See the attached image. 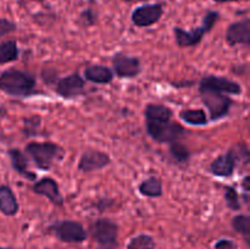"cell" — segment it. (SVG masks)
<instances>
[{
    "label": "cell",
    "instance_id": "6da1fadb",
    "mask_svg": "<svg viewBox=\"0 0 250 249\" xmlns=\"http://www.w3.org/2000/svg\"><path fill=\"white\" fill-rule=\"evenodd\" d=\"M146 128L149 137L158 143H172L185 137L186 129L173 121V111L164 104L150 103L144 109Z\"/></svg>",
    "mask_w": 250,
    "mask_h": 249
},
{
    "label": "cell",
    "instance_id": "7a4b0ae2",
    "mask_svg": "<svg viewBox=\"0 0 250 249\" xmlns=\"http://www.w3.org/2000/svg\"><path fill=\"white\" fill-rule=\"evenodd\" d=\"M37 81L26 71L9 68L0 73V92L10 97H29L34 94Z\"/></svg>",
    "mask_w": 250,
    "mask_h": 249
},
{
    "label": "cell",
    "instance_id": "3957f363",
    "mask_svg": "<svg viewBox=\"0 0 250 249\" xmlns=\"http://www.w3.org/2000/svg\"><path fill=\"white\" fill-rule=\"evenodd\" d=\"M24 153L42 171H49L54 164L65 158V149L53 142H29Z\"/></svg>",
    "mask_w": 250,
    "mask_h": 249
},
{
    "label": "cell",
    "instance_id": "277c9868",
    "mask_svg": "<svg viewBox=\"0 0 250 249\" xmlns=\"http://www.w3.org/2000/svg\"><path fill=\"white\" fill-rule=\"evenodd\" d=\"M199 97L209 112L210 121H220L229 116V110L234 104L233 99L220 90L199 83Z\"/></svg>",
    "mask_w": 250,
    "mask_h": 249
},
{
    "label": "cell",
    "instance_id": "5b68a950",
    "mask_svg": "<svg viewBox=\"0 0 250 249\" xmlns=\"http://www.w3.org/2000/svg\"><path fill=\"white\" fill-rule=\"evenodd\" d=\"M220 14L219 11H208L205 14L204 19H203V23L200 26L195 27V28L186 31V29L181 28V27H175L173 28V34H175V41L180 48H190V46H195L203 41L205 34L211 32L216 22L219 21Z\"/></svg>",
    "mask_w": 250,
    "mask_h": 249
},
{
    "label": "cell",
    "instance_id": "8992f818",
    "mask_svg": "<svg viewBox=\"0 0 250 249\" xmlns=\"http://www.w3.org/2000/svg\"><path fill=\"white\" fill-rule=\"evenodd\" d=\"M89 234L95 243V249H116L119 226L115 221L102 217L89 225Z\"/></svg>",
    "mask_w": 250,
    "mask_h": 249
},
{
    "label": "cell",
    "instance_id": "52a82bcc",
    "mask_svg": "<svg viewBox=\"0 0 250 249\" xmlns=\"http://www.w3.org/2000/svg\"><path fill=\"white\" fill-rule=\"evenodd\" d=\"M49 229L63 243H82L88 238L84 226L75 220H61L51 225Z\"/></svg>",
    "mask_w": 250,
    "mask_h": 249
},
{
    "label": "cell",
    "instance_id": "ba28073f",
    "mask_svg": "<svg viewBox=\"0 0 250 249\" xmlns=\"http://www.w3.org/2000/svg\"><path fill=\"white\" fill-rule=\"evenodd\" d=\"M164 15V4L155 2V4H143L136 7L131 14V21L134 26L150 27L158 23Z\"/></svg>",
    "mask_w": 250,
    "mask_h": 249
},
{
    "label": "cell",
    "instance_id": "9c48e42d",
    "mask_svg": "<svg viewBox=\"0 0 250 249\" xmlns=\"http://www.w3.org/2000/svg\"><path fill=\"white\" fill-rule=\"evenodd\" d=\"M85 80L78 72L59 78L55 83V92L63 99H72L84 93Z\"/></svg>",
    "mask_w": 250,
    "mask_h": 249
},
{
    "label": "cell",
    "instance_id": "30bf717a",
    "mask_svg": "<svg viewBox=\"0 0 250 249\" xmlns=\"http://www.w3.org/2000/svg\"><path fill=\"white\" fill-rule=\"evenodd\" d=\"M112 72L119 78H134L142 72L141 60L125 53H116L112 58Z\"/></svg>",
    "mask_w": 250,
    "mask_h": 249
},
{
    "label": "cell",
    "instance_id": "8fae6325",
    "mask_svg": "<svg viewBox=\"0 0 250 249\" xmlns=\"http://www.w3.org/2000/svg\"><path fill=\"white\" fill-rule=\"evenodd\" d=\"M110 163H111V158L105 151L97 150V149H87L81 155L77 167L81 172L89 173L103 170L104 167L109 166Z\"/></svg>",
    "mask_w": 250,
    "mask_h": 249
},
{
    "label": "cell",
    "instance_id": "7c38bea8",
    "mask_svg": "<svg viewBox=\"0 0 250 249\" xmlns=\"http://www.w3.org/2000/svg\"><path fill=\"white\" fill-rule=\"evenodd\" d=\"M226 42L229 45L236 46L239 44L250 45V19L244 17L239 21L233 22L227 27Z\"/></svg>",
    "mask_w": 250,
    "mask_h": 249
},
{
    "label": "cell",
    "instance_id": "4fadbf2b",
    "mask_svg": "<svg viewBox=\"0 0 250 249\" xmlns=\"http://www.w3.org/2000/svg\"><path fill=\"white\" fill-rule=\"evenodd\" d=\"M33 192L36 194L45 197L46 199L54 205H62L63 204V197L61 194L60 187L59 183L56 182L54 178L51 177H43L39 181H37L33 185Z\"/></svg>",
    "mask_w": 250,
    "mask_h": 249
},
{
    "label": "cell",
    "instance_id": "5bb4252c",
    "mask_svg": "<svg viewBox=\"0 0 250 249\" xmlns=\"http://www.w3.org/2000/svg\"><path fill=\"white\" fill-rule=\"evenodd\" d=\"M200 84L208 85L210 88L220 90L227 95H239L242 94V87L238 82L232 81L226 77H220L216 75H208L202 78Z\"/></svg>",
    "mask_w": 250,
    "mask_h": 249
},
{
    "label": "cell",
    "instance_id": "9a60e30c",
    "mask_svg": "<svg viewBox=\"0 0 250 249\" xmlns=\"http://www.w3.org/2000/svg\"><path fill=\"white\" fill-rule=\"evenodd\" d=\"M237 165L238 164H237L233 154L231 153V150H229L226 154H221V155H219L211 161V164H210V171L216 177L227 178L233 175Z\"/></svg>",
    "mask_w": 250,
    "mask_h": 249
},
{
    "label": "cell",
    "instance_id": "2e32d148",
    "mask_svg": "<svg viewBox=\"0 0 250 249\" xmlns=\"http://www.w3.org/2000/svg\"><path fill=\"white\" fill-rule=\"evenodd\" d=\"M7 155H9L10 161H11V166L19 175L24 177L28 181H36L37 175L32 172L28 168V160L26 158V154L23 151L20 150L19 148H11L7 150Z\"/></svg>",
    "mask_w": 250,
    "mask_h": 249
},
{
    "label": "cell",
    "instance_id": "e0dca14e",
    "mask_svg": "<svg viewBox=\"0 0 250 249\" xmlns=\"http://www.w3.org/2000/svg\"><path fill=\"white\" fill-rule=\"evenodd\" d=\"M84 80L95 84H109L114 80V72L104 65H89L84 68Z\"/></svg>",
    "mask_w": 250,
    "mask_h": 249
},
{
    "label": "cell",
    "instance_id": "ac0fdd59",
    "mask_svg": "<svg viewBox=\"0 0 250 249\" xmlns=\"http://www.w3.org/2000/svg\"><path fill=\"white\" fill-rule=\"evenodd\" d=\"M19 210L20 204L14 190L7 185L0 186V212L5 216H15Z\"/></svg>",
    "mask_w": 250,
    "mask_h": 249
},
{
    "label": "cell",
    "instance_id": "d6986e66",
    "mask_svg": "<svg viewBox=\"0 0 250 249\" xmlns=\"http://www.w3.org/2000/svg\"><path fill=\"white\" fill-rule=\"evenodd\" d=\"M138 190L143 197L146 198H160L163 195V182L160 178L155 176L146 178L138 186Z\"/></svg>",
    "mask_w": 250,
    "mask_h": 249
},
{
    "label": "cell",
    "instance_id": "ffe728a7",
    "mask_svg": "<svg viewBox=\"0 0 250 249\" xmlns=\"http://www.w3.org/2000/svg\"><path fill=\"white\" fill-rule=\"evenodd\" d=\"M20 56L19 44L15 39H7L0 43V65L16 61Z\"/></svg>",
    "mask_w": 250,
    "mask_h": 249
},
{
    "label": "cell",
    "instance_id": "44dd1931",
    "mask_svg": "<svg viewBox=\"0 0 250 249\" xmlns=\"http://www.w3.org/2000/svg\"><path fill=\"white\" fill-rule=\"evenodd\" d=\"M180 119L185 124L193 126H204L209 122L207 112L203 109H187L180 112Z\"/></svg>",
    "mask_w": 250,
    "mask_h": 249
},
{
    "label": "cell",
    "instance_id": "7402d4cb",
    "mask_svg": "<svg viewBox=\"0 0 250 249\" xmlns=\"http://www.w3.org/2000/svg\"><path fill=\"white\" fill-rule=\"evenodd\" d=\"M168 151H170L171 158L177 164H187L190 159L189 149L180 141L168 144Z\"/></svg>",
    "mask_w": 250,
    "mask_h": 249
},
{
    "label": "cell",
    "instance_id": "603a6c76",
    "mask_svg": "<svg viewBox=\"0 0 250 249\" xmlns=\"http://www.w3.org/2000/svg\"><path fill=\"white\" fill-rule=\"evenodd\" d=\"M155 239L146 233H141L129 239L127 249H155Z\"/></svg>",
    "mask_w": 250,
    "mask_h": 249
},
{
    "label": "cell",
    "instance_id": "cb8c5ba5",
    "mask_svg": "<svg viewBox=\"0 0 250 249\" xmlns=\"http://www.w3.org/2000/svg\"><path fill=\"white\" fill-rule=\"evenodd\" d=\"M232 227L237 233L243 236L246 238L247 243H249L250 237V217L248 215L239 214L232 219Z\"/></svg>",
    "mask_w": 250,
    "mask_h": 249
},
{
    "label": "cell",
    "instance_id": "d4e9b609",
    "mask_svg": "<svg viewBox=\"0 0 250 249\" xmlns=\"http://www.w3.org/2000/svg\"><path fill=\"white\" fill-rule=\"evenodd\" d=\"M98 17H99V15H98V11L94 7H87V9L82 10L81 14L78 15L77 24L82 28L93 27L94 24H97Z\"/></svg>",
    "mask_w": 250,
    "mask_h": 249
},
{
    "label": "cell",
    "instance_id": "484cf974",
    "mask_svg": "<svg viewBox=\"0 0 250 249\" xmlns=\"http://www.w3.org/2000/svg\"><path fill=\"white\" fill-rule=\"evenodd\" d=\"M225 202H226L229 209L233 210V211L241 210V199H239V194L234 187H231V186L225 187Z\"/></svg>",
    "mask_w": 250,
    "mask_h": 249
},
{
    "label": "cell",
    "instance_id": "4316f807",
    "mask_svg": "<svg viewBox=\"0 0 250 249\" xmlns=\"http://www.w3.org/2000/svg\"><path fill=\"white\" fill-rule=\"evenodd\" d=\"M23 124V133L24 136H37L38 134V129L41 128L42 124V119L38 115H33L31 117H27L24 120Z\"/></svg>",
    "mask_w": 250,
    "mask_h": 249
},
{
    "label": "cell",
    "instance_id": "83f0119b",
    "mask_svg": "<svg viewBox=\"0 0 250 249\" xmlns=\"http://www.w3.org/2000/svg\"><path fill=\"white\" fill-rule=\"evenodd\" d=\"M17 29V24L7 19H0V38L14 33Z\"/></svg>",
    "mask_w": 250,
    "mask_h": 249
},
{
    "label": "cell",
    "instance_id": "f1b7e54d",
    "mask_svg": "<svg viewBox=\"0 0 250 249\" xmlns=\"http://www.w3.org/2000/svg\"><path fill=\"white\" fill-rule=\"evenodd\" d=\"M214 249H238V246L234 241L229 238H221L215 243Z\"/></svg>",
    "mask_w": 250,
    "mask_h": 249
},
{
    "label": "cell",
    "instance_id": "f546056e",
    "mask_svg": "<svg viewBox=\"0 0 250 249\" xmlns=\"http://www.w3.org/2000/svg\"><path fill=\"white\" fill-rule=\"evenodd\" d=\"M249 176L247 175L246 177H244L243 182H242V187H243L244 189V198H246V200L248 199V194H249Z\"/></svg>",
    "mask_w": 250,
    "mask_h": 249
},
{
    "label": "cell",
    "instance_id": "4dcf8cb0",
    "mask_svg": "<svg viewBox=\"0 0 250 249\" xmlns=\"http://www.w3.org/2000/svg\"><path fill=\"white\" fill-rule=\"evenodd\" d=\"M217 4H226V2H236V1H248V0H212Z\"/></svg>",
    "mask_w": 250,
    "mask_h": 249
},
{
    "label": "cell",
    "instance_id": "1f68e13d",
    "mask_svg": "<svg viewBox=\"0 0 250 249\" xmlns=\"http://www.w3.org/2000/svg\"><path fill=\"white\" fill-rule=\"evenodd\" d=\"M125 2H139V1H146V0H124Z\"/></svg>",
    "mask_w": 250,
    "mask_h": 249
},
{
    "label": "cell",
    "instance_id": "d6a6232c",
    "mask_svg": "<svg viewBox=\"0 0 250 249\" xmlns=\"http://www.w3.org/2000/svg\"><path fill=\"white\" fill-rule=\"evenodd\" d=\"M0 249H6V248H0Z\"/></svg>",
    "mask_w": 250,
    "mask_h": 249
}]
</instances>
